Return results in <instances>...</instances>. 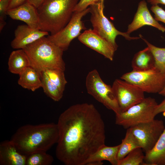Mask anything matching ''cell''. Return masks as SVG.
<instances>
[{"instance_id":"16","label":"cell","mask_w":165,"mask_h":165,"mask_svg":"<svg viewBox=\"0 0 165 165\" xmlns=\"http://www.w3.org/2000/svg\"><path fill=\"white\" fill-rule=\"evenodd\" d=\"M27 156L20 153L10 140L0 144V165H26Z\"/></svg>"},{"instance_id":"25","label":"cell","mask_w":165,"mask_h":165,"mask_svg":"<svg viewBox=\"0 0 165 165\" xmlns=\"http://www.w3.org/2000/svg\"><path fill=\"white\" fill-rule=\"evenodd\" d=\"M141 147L136 148L118 161V165H144L145 155Z\"/></svg>"},{"instance_id":"20","label":"cell","mask_w":165,"mask_h":165,"mask_svg":"<svg viewBox=\"0 0 165 165\" xmlns=\"http://www.w3.org/2000/svg\"><path fill=\"white\" fill-rule=\"evenodd\" d=\"M9 71L11 73L19 75L25 69L30 66L29 57L22 49L13 51L8 61Z\"/></svg>"},{"instance_id":"10","label":"cell","mask_w":165,"mask_h":165,"mask_svg":"<svg viewBox=\"0 0 165 165\" xmlns=\"http://www.w3.org/2000/svg\"><path fill=\"white\" fill-rule=\"evenodd\" d=\"M112 87L121 112L140 102L145 98V92L140 88L121 79H115Z\"/></svg>"},{"instance_id":"8","label":"cell","mask_w":165,"mask_h":165,"mask_svg":"<svg viewBox=\"0 0 165 165\" xmlns=\"http://www.w3.org/2000/svg\"><path fill=\"white\" fill-rule=\"evenodd\" d=\"M120 79L134 84L144 92L159 93L165 85V75L155 67L147 70L132 71L125 73Z\"/></svg>"},{"instance_id":"7","label":"cell","mask_w":165,"mask_h":165,"mask_svg":"<svg viewBox=\"0 0 165 165\" xmlns=\"http://www.w3.org/2000/svg\"><path fill=\"white\" fill-rule=\"evenodd\" d=\"M86 86L87 93L107 108L113 111L116 114L121 112L112 86L104 82L96 69L88 73Z\"/></svg>"},{"instance_id":"6","label":"cell","mask_w":165,"mask_h":165,"mask_svg":"<svg viewBox=\"0 0 165 165\" xmlns=\"http://www.w3.org/2000/svg\"><path fill=\"white\" fill-rule=\"evenodd\" d=\"M157 105L154 98L145 97L126 111L116 114V124L127 129L150 121L155 119V110Z\"/></svg>"},{"instance_id":"34","label":"cell","mask_w":165,"mask_h":165,"mask_svg":"<svg viewBox=\"0 0 165 165\" xmlns=\"http://www.w3.org/2000/svg\"><path fill=\"white\" fill-rule=\"evenodd\" d=\"M161 95L165 97V85L162 90L159 93Z\"/></svg>"},{"instance_id":"24","label":"cell","mask_w":165,"mask_h":165,"mask_svg":"<svg viewBox=\"0 0 165 165\" xmlns=\"http://www.w3.org/2000/svg\"><path fill=\"white\" fill-rule=\"evenodd\" d=\"M139 37L150 49L154 58L155 68L165 75V48L158 47L152 44L141 34Z\"/></svg>"},{"instance_id":"28","label":"cell","mask_w":165,"mask_h":165,"mask_svg":"<svg viewBox=\"0 0 165 165\" xmlns=\"http://www.w3.org/2000/svg\"><path fill=\"white\" fill-rule=\"evenodd\" d=\"M150 10L154 14L155 19L165 24V10L158 5H152Z\"/></svg>"},{"instance_id":"23","label":"cell","mask_w":165,"mask_h":165,"mask_svg":"<svg viewBox=\"0 0 165 165\" xmlns=\"http://www.w3.org/2000/svg\"><path fill=\"white\" fill-rule=\"evenodd\" d=\"M40 74L42 87L44 93L53 100L56 101H60L63 96L64 91L53 83L44 72Z\"/></svg>"},{"instance_id":"4","label":"cell","mask_w":165,"mask_h":165,"mask_svg":"<svg viewBox=\"0 0 165 165\" xmlns=\"http://www.w3.org/2000/svg\"><path fill=\"white\" fill-rule=\"evenodd\" d=\"M23 50L29 57L30 66L40 73L50 69L65 70L63 58L64 51L47 37L41 38Z\"/></svg>"},{"instance_id":"22","label":"cell","mask_w":165,"mask_h":165,"mask_svg":"<svg viewBox=\"0 0 165 165\" xmlns=\"http://www.w3.org/2000/svg\"><path fill=\"white\" fill-rule=\"evenodd\" d=\"M138 147H140L139 144L131 128L127 129L125 137L120 144L117 154L118 160L122 159L131 151Z\"/></svg>"},{"instance_id":"15","label":"cell","mask_w":165,"mask_h":165,"mask_svg":"<svg viewBox=\"0 0 165 165\" xmlns=\"http://www.w3.org/2000/svg\"><path fill=\"white\" fill-rule=\"evenodd\" d=\"M6 14L13 19L23 21L30 27L40 30L37 8L28 2L7 10Z\"/></svg>"},{"instance_id":"12","label":"cell","mask_w":165,"mask_h":165,"mask_svg":"<svg viewBox=\"0 0 165 165\" xmlns=\"http://www.w3.org/2000/svg\"><path fill=\"white\" fill-rule=\"evenodd\" d=\"M81 43L112 61L116 51L112 44L93 29L84 31L78 37Z\"/></svg>"},{"instance_id":"33","label":"cell","mask_w":165,"mask_h":165,"mask_svg":"<svg viewBox=\"0 0 165 165\" xmlns=\"http://www.w3.org/2000/svg\"><path fill=\"white\" fill-rule=\"evenodd\" d=\"M43 1L44 0H28V2L37 8Z\"/></svg>"},{"instance_id":"27","label":"cell","mask_w":165,"mask_h":165,"mask_svg":"<svg viewBox=\"0 0 165 165\" xmlns=\"http://www.w3.org/2000/svg\"><path fill=\"white\" fill-rule=\"evenodd\" d=\"M44 72L53 83L64 91L67 83L64 71L59 69H48Z\"/></svg>"},{"instance_id":"2","label":"cell","mask_w":165,"mask_h":165,"mask_svg":"<svg viewBox=\"0 0 165 165\" xmlns=\"http://www.w3.org/2000/svg\"><path fill=\"white\" fill-rule=\"evenodd\" d=\"M58 138L57 124L51 123L23 125L17 130L10 140L20 153L28 156L47 152L57 143Z\"/></svg>"},{"instance_id":"29","label":"cell","mask_w":165,"mask_h":165,"mask_svg":"<svg viewBox=\"0 0 165 165\" xmlns=\"http://www.w3.org/2000/svg\"><path fill=\"white\" fill-rule=\"evenodd\" d=\"M102 0H79L75 8L74 12L83 10L89 6Z\"/></svg>"},{"instance_id":"1","label":"cell","mask_w":165,"mask_h":165,"mask_svg":"<svg viewBox=\"0 0 165 165\" xmlns=\"http://www.w3.org/2000/svg\"><path fill=\"white\" fill-rule=\"evenodd\" d=\"M56 157L66 165H85L90 157L105 145L101 116L92 104L71 106L60 115Z\"/></svg>"},{"instance_id":"3","label":"cell","mask_w":165,"mask_h":165,"mask_svg":"<svg viewBox=\"0 0 165 165\" xmlns=\"http://www.w3.org/2000/svg\"><path fill=\"white\" fill-rule=\"evenodd\" d=\"M79 0H44L37 8L40 30L54 35L68 23Z\"/></svg>"},{"instance_id":"9","label":"cell","mask_w":165,"mask_h":165,"mask_svg":"<svg viewBox=\"0 0 165 165\" xmlns=\"http://www.w3.org/2000/svg\"><path fill=\"white\" fill-rule=\"evenodd\" d=\"M89 12V7L82 11L74 12L70 20L63 29L54 35H48L47 37L64 51L67 50L72 41L79 36L82 30L86 29L82 19Z\"/></svg>"},{"instance_id":"17","label":"cell","mask_w":165,"mask_h":165,"mask_svg":"<svg viewBox=\"0 0 165 165\" xmlns=\"http://www.w3.org/2000/svg\"><path fill=\"white\" fill-rule=\"evenodd\" d=\"M119 146L120 144L114 146L103 145L90 157L85 165H101L103 160L108 161L112 165H118L117 154Z\"/></svg>"},{"instance_id":"30","label":"cell","mask_w":165,"mask_h":165,"mask_svg":"<svg viewBox=\"0 0 165 165\" xmlns=\"http://www.w3.org/2000/svg\"><path fill=\"white\" fill-rule=\"evenodd\" d=\"M28 0H10L7 10L17 7L28 2Z\"/></svg>"},{"instance_id":"11","label":"cell","mask_w":165,"mask_h":165,"mask_svg":"<svg viewBox=\"0 0 165 165\" xmlns=\"http://www.w3.org/2000/svg\"><path fill=\"white\" fill-rule=\"evenodd\" d=\"M145 153L150 150L163 133L165 126L162 120L154 119L130 128Z\"/></svg>"},{"instance_id":"26","label":"cell","mask_w":165,"mask_h":165,"mask_svg":"<svg viewBox=\"0 0 165 165\" xmlns=\"http://www.w3.org/2000/svg\"><path fill=\"white\" fill-rule=\"evenodd\" d=\"M53 160V157L46 152H38L27 156L26 165H50Z\"/></svg>"},{"instance_id":"14","label":"cell","mask_w":165,"mask_h":165,"mask_svg":"<svg viewBox=\"0 0 165 165\" xmlns=\"http://www.w3.org/2000/svg\"><path fill=\"white\" fill-rule=\"evenodd\" d=\"M49 35V32L32 28L27 24L18 25L14 31L15 37L11 46L15 49H23L41 38Z\"/></svg>"},{"instance_id":"13","label":"cell","mask_w":165,"mask_h":165,"mask_svg":"<svg viewBox=\"0 0 165 165\" xmlns=\"http://www.w3.org/2000/svg\"><path fill=\"white\" fill-rule=\"evenodd\" d=\"M146 25L154 27L162 32H165V27L159 23L152 16L148 9L146 1L142 0L139 2L133 19L128 25L126 32L130 35Z\"/></svg>"},{"instance_id":"5","label":"cell","mask_w":165,"mask_h":165,"mask_svg":"<svg viewBox=\"0 0 165 165\" xmlns=\"http://www.w3.org/2000/svg\"><path fill=\"white\" fill-rule=\"evenodd\" d=\"M104 1H100L90 6V13L91 14L90 20L93 29L110 43L116 51L118 47L116 42L117 36L121 35L128 40L139 39V37H131L126 32L119 31L116 28L104 14Z\"/></svg>"},{"instance_id":"19","label":"cell","mask_w":165,"mask_h":165,"mask_svg":"<svg viewBox=\"0 0 165 165\" xmlns=\"http://www.w3.org/2000/svg\"><path fill=\"white\" fill-rule=\"evenodd\" d=\"M19 75L18 83L23 88L33 92L42 87L40 73L32 67H27Z\"/></svg>"},{"instance_id":"31","label":"cell","mask_w":165,"mask_h":165,"mask_svg":"<svg viewBox=\"0 0 165 165\" xmlns=\"http://www.w3.org/2000/svg\"><path fill=\"white\" fill-rule=\"evenodd\" d=\"M162 112H165V98L160 103L158 104L155 110L154 113L156 116Z\"/></svg>"},{"instance_id":"18","label":"cell","mask_w":165,"mask_h":165,"mask_svg":"<svg viewBox=\"0 0 165 165\" xmlns=\"http://www.w3.org/2000/svg\"><path fill=\"white\" fill-rule=\"evenodd\" d=\"M144 165H165V128L154 147L145 153Z\"/></svg>"},{"instance_id":"32","label":"cell","mask_w":165,"mask_h":165,"mask_svg":"<svg viewBox=\"0 0 165 165\" xmlns=\"http://www.w3.org/2000/svg\"><path fill=\"white\" fill-rule=\"evenodd\" d=\"M148 3L152 5L159 4L165 5V0H146Z\"/></svg>"},{"instance_id":"21","label":"cell","mask_w":165,"mask_h":165,"mask_svg":"<svg viewBox=\"0 0 165 165\" xmlns=\"http://www.w3.org/2000/svg\"><path fill=\"white\" fill-rule=\"evenodd\" d=\"M133 70L143 71L155 67V60L149 48L147 46L134 56L131 62Z\"/></svg>"}]
</instances>
